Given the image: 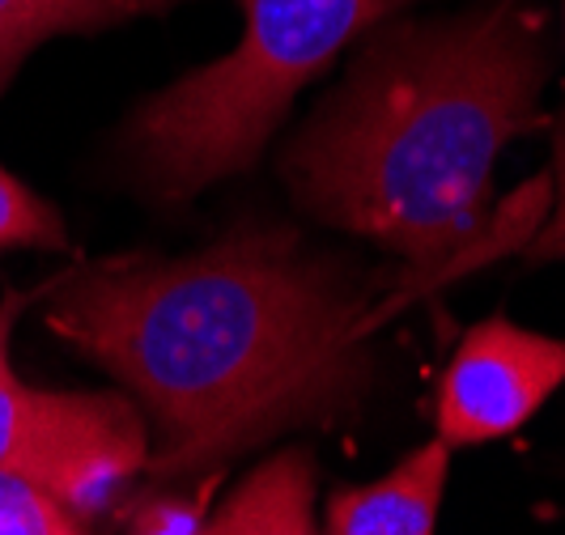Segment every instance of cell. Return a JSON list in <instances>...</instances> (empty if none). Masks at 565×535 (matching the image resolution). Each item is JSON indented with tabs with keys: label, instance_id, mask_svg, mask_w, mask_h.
Instances as JSON below:
<instances>
[{
	"label": "cell",
	"instance_id": "cell-1",
	"mask_svg": "<svg viewBox=\"0 0 565 535\" xmlns=\"http://www.w3.org/2000/svg\"><path fill=\"white\" fill-rule=\"evenodd\" d=\"M366 289L285 226H238L183 259H115L64 281L47 328L137 395L149 477L222 468L353 413L370 383Z\"/></svg>",
	"mask_w": 565,
	"mask_h": 535
},
{
	"label": "cell",
	"instance_id": "cell-2",
	"mask_svg": "<svg viewBox=\"0 0 565 535\" xmlns=\"http://www.w3.org/2000/svg\"><path fill=\"white\" fill-rule=\"evenodd\" d=\"M366 39L349 77L285 149L281 174L298 208L404 259L417 289L532 238L548 179L498 213L489 179L502 149L536 128L548 73L536 13L489 0Z\"/></svg>",
	"mask_w": 565,
	"mask_h": 535
},
{
	"label": "cell",
	"instance_id": "cell-3",
	"mask_svg": "<svg viewBox=\"0 0 565 535\" xmlns=\"http://www.w3.org/2000/svg\"><path fill=\"white\" fill-rule=\"evenodd\" d=\"M243 39L230 56L179 77L132 115L128 170L149 196L188 200L243 174L273 141L294 98L337 56L387 26L413 0H238Z\"/></svg>",
	"mask_w": 565,
	"mask_h": 535
},
{
	"label": "cell",
	"instance_id": "cell-4",
	"mask_svg": "<svg viewBox=\"0 0 565 535\" xmlns=\"http://www.w3.org/2000/svg\"><path fill=\"white\" fill-rule=\"evenodd\" d=\"M0 323V472L52 489L77 514H98L149 463V425L119 395L39 392L9 366Z\"/></svg>",
	"mask_w": 565,
	"mask_h": 535
},
{
	"label": "cell",
	"instance_id": "cell-5",
	"mask_svg": "<svg viewBox=\"0 0 565 535\" xmlns=\"http://www.w3.org/2000/svg\"><path fill=\"white\" fill-rule=\"evenodd\" d=\"M565 383V340L484 319L459 340L438 383V442L481 447L507 438Z\"/></svg>",
	"mask_w": 565,
	"mask_h": 535
},
{
	"label": "cell",
	"instance_id": "cell-6",
	"mask_svg": "<svg viewBox=\"0 0 565 535\" xmlns=\"http://www.w3.org/2000/svg\"><path fill=\"white\" fill-rule=\"evenodd\" d=\"M447 472L451 447L434 438L374 484L340 489L328 506V535H434Z\"/></svg>",
	"mask_w": 565,
	"mask_h": 535
},
{
	"label": "cell",
	"instance_id": "cell-7",
	"mask_svg": "<svg viewBox=\"0 0 565 535\" xmlns=\"http://www.w3.org/2000/svg\"><path fill=\"white\" fill-rule=\"evenodd\" d=\"M209 535H315V463L307 451L273 454L217 510Z\"/></svg>",
	"mask_w": 565,
	"mask_h": 535
},
{
	"label": "cell",
	"instance_id": "cell-8",
	"mask_svg": "<svg viewBox=\"0 0 565 535\" xmlns=\"http://www.w3.org/2000/svg\"><path fill=\"white\" fill-rule=\"evenodd\" d=\"M179 0H0V94L26 56L56 34H98L145 13H167Z\"/></svg>",
	"mask_w": 565,
	"mask_h": 535
},
{
	"label": "cell",
	"instance_id": "cell-9",
	"mask_svg": "<svg viewBox=\"0 0 565 535\" xmlns=\"http://www.w3.org/2000/svg\"><path fill=\"white\" fill-rule=\"evenodd\" d=\"M0 535H85V527L52 489L0 472Z\"/></svg>",
	"mask_w": 565,
	"mask_h": 535
},
{
	"label": "cell",
	"instance_id": "cell-10",
	"mask_svg": "<svg viewBox=\"0 0 565 535\" xmlns=\"http://www.w3.org/2000/svg\"><path fill=\"white\" fill-rule=\"evenodd\" d=\"M4 247H68V229L43 196H34L22 179L0 167V252Z\"/></svg>",
	"mask_w": 565,
	"mask_h": 535
},
{
	"label": "cell",
	"instance_id": "cell-11",
	"mask_svg": "<svg viewBox=\"0 0 565 535\" xmlns=\"http://www.w3.org/2000/svg\"><path fill=\"white\" fill-rule=\"evenodd\" d=\"M209 523L213 518H204V497H158L141 506L128 535H209Z\"/></svg>",
	"mask_w": 565,
	"mask_h": 535
},
{
	"label": "cell",
	"instance_id": "cell-12",
	"mask_svg": "<svg viewBox=\"0 0 565 535\" xmlns=\"http://www.w3.org/2000/svg\"><path fill=\"white\" fill-rule=\"evenodd\" d=\"M532 259H565V128L562 141H557V204H553V217L540 238H532L527 247Z\"/></svg>",
	"mask_w": 565,
	"mask_h": 535
},
{
	"label": "cell",
	"instance_id": "cell-13",
	"mask_svg": "<svg viewBox=\"0 0 565 535\" xmlns=\"http://www.w3.org/2000/svg\"><path fill=\"white\" fill-rule=\"evenodd\" d=\"M4 319H13V310L9 307H0V323H4Z\"/></svg>",
	"mask_w": 565,
	"mask_h": 535
}]
</instances>
